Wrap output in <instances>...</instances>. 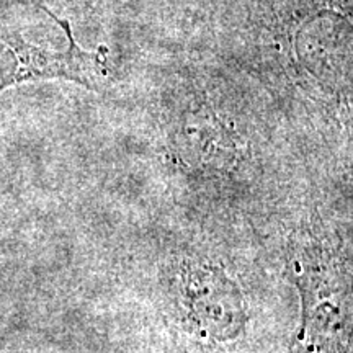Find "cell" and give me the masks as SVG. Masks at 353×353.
<instances>
[{"label":"cell","mask_w":353,"mask_h":353,"mask_svg":"<svg viewBox=\"0 0 353 353\" xmlns=\"http://www.w3.org/2000/svg\"><path fill=\"white\" fill-rule=\"evenodd\" d=\"M303 303V353H339L353 330V285L345 268L319 245L303 244L291 260Z\"/></svg>","instance_id":"6da1fadb"},{"label":"cell","mask_w":353,"mask_h":353,"mask_svg":"<svg viewBox=\"0 0 353 353\" xmlns=\"http://www.w3.org/2000/svg\"><path fill=\"white\" fill-rule=\"evenodd\" d=\"M43 12L63 28L69 39L68 48L51 50L28 41L23 34L0 28V94L20 83L52 79L76 82L90 90H103L110 81L107 48L83 50L74 38L68 20L56 17L50 8Z\"/></svg>","instance_id":"7a4b0ae2"},{"label":"cell","mask_w":353,"mask_h":353,"mask_svg":"<svg viewBox=\"0 0 353 353\" xmlns=\"http://www.w3.org/2000/svg\"><path fill=\"white\" fill-rule=\"evenodd\" d=\"M192 319L203 332L216 339H231L241 329L244 312L241 296L226 278L216 270H198L188 280Z\"/></svg>","instance_id":"3957f363"},{"label":"cell","mask_w":353,"mask_h":353,"mask_svg":"<svg viewBox=\"0 0 353 353\" xmlns=\"http://www.w3.org/2000/svg\"><path fill=\"white\" fill-rule=\"evenodd\" d=\"M23 7H38L44 10V0H0V13L13 10V8H23Z\"/></svg>","instance_id":"277c9868"}]
</instances>
